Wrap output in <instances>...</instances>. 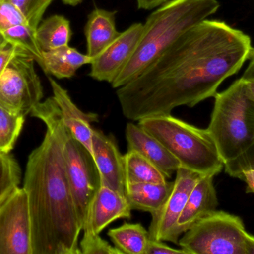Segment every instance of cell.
<instances>
[{
	"instance_id": "1",
	"label": "cell",
	"mask_w": 254,
	"mask_h": 254,
	"mask_svg": "<svg viewBox=\"0 0 254 254\" xmlns=\"http://www.w3.org/2000/svg\"><path fill=\"white\" fill-rule=\"evenodd\" d=\"M251 37L225 22L204 19L177 39L138 76L118 88L127 119L170 114L214 97L253 50Z\"/></svg>"
},
{
	"instance_id": "2",
	"label": "cell",
	"mask_w": 254,
	"mask_h": 254,
	"mask_svg": "<svg viewBox=\"0 0 254 254\" xmlns=\"http://www.w3.org/2000/svg\"><path fill=\"white\" fill-rule=\"evenodd\" d=\"M31 114L46 125L41 144L28 157L24 176L32 230V254H81L82 227L65 169L67 131L53 97L37 104Z\"/></svg>"
},
{
	"instance_id": "3",
	"label": "cell",
	"mask_w": 254,
	"mask_h": 254,
	"mask_svg": "<svg viewBox=\"0 0 254 254\" xmlns=\"http://www.w3.org/2000/svg\"><path fill=\"white\" fill-rule=\"evenodd\" d=\"M217 0H169L146 18L138 44L111 84L121 87L138 76L190 28L214 14Z\"/></svg>"
},
{
	"instance_id": "4",
	"label": "cell",
	"mask_w": 254,
	"mask_h": 254,
	"mask_svg": "<svg viewBox=\"0 0 254 254\" xmlns=\"http://www.w3.org/2000/svg\"><path fill=\"white\" fill-rule=\"evenodd\" d=\"M137 125L159 140L181 167L213 177L222 171L223 161L207 128H197L171 113L143 118Z\"/></svg>"
},
{
	"instance_id": "5",
	"label": "cell",
	"mask_w": 254,
	"mask_h": 254,
	"mask_svg": "<svg viewBox=\"0 0 254 254\" xmlns=\"http://www.w3.org/2000/svg\"><path fill=\"white\" fill-rule=\"evenodd\" d=\"M214 107L207 128L224 164L237 158L254 143V101L240 78L215 95Z\"/></svg>"
},
{
	"instance_id": "6",
	"label": "cell",
	"mask_w": 254,
	"mask_h": 254,
	"mask_svg": "<svg viewBox=\"0 0 254 254\" xmlns=\"http://www.w3.org/2000/svg\"><path fill=\"white\" fill-rule=\"evenodd\" d=\"M247 234L239 216L216 210L184 233L179 246L188 254H246Z\"/></svg>"
},
{
	"instance_id": "7",
	"label": "cell",
	"mask_w": 254,
	"mask_h": 254,
	"mask_svg": "<svg viewBox=\"0 0 254 254\" xmlns=\"http://www.w3.org/2000/svg\"><path fill=\"white\" fill-rule=\"evenodd\" d=\"M34 61L22 49L12 58L0 76V107L25 117L41 102L43 86Z\"/></svg>"
},
{
	"instance_id": "8",
	"label": "cell",
	"mask_w": 254,
	"mask_h": 254,
	"mask_svg": "<svg viewBox=\"0 0 254 254\" xmlns=\"http://www.w3.org/2000/svg\"><path fill=\"white\" fill-rule=\"evenodd\" d=\"M64 158L73 201L83 231L101 186L99 171L92 153L68 131L64 142Z\"/></svg>"
},
{
	"instance_id": "9",
	"label": "cell",
	"mask_w": 254,
	"mask_h": 254,
	"mask_svg": "<svg viewBox=\"0 0 254 254\" xmlns=\"http://www.w3.org/2000/svg\"><path fill=\"white\" fill-rule=\"evenodd\" d=\"M0 254H32L28 198L19 186L0 206Z\"/></svg>"
},
{
	"instance_id": "10",
	"label": "cell",
	"mask_w": 254,
	"mask_h": 254,
	"mask_svg": "<svg viewBox=\"0 0 254 254\" xmlns=\"http://www.w3.org/2000/svg\"><path fill=\"white\" fill-rule=\"evenodd\" d=\"M201 176L203 175L183 167L177 170L168 198L158 211L151 214L152 221L148 230L149 238L170 242L179 246L181 235L178 231V220L190 194Z\"/></svg>"
},
{
	"instance_id": "11",
	"label": "cell",
	"mask_w": 254,
	"mask_h": 254,
	"mask_svg": "<svg viewBox=\"0 0 254 254\" xmlns=\"http://www.w3.org/2000/svg\"><path fill=\"white\" fill-rule=\"evenodd\" d=\"M143 28V23L136 22L121 32L113 43L92 60L89 77L98 82L113 83L132 56Z\"/></svg>"
},
{
	"instance_id": "12",
	"label": "cell",
	"mask_w": 254,
	"mask_h": 254,
	"mask_svg": "<svg viewBox=\"0 0 254 254\" xmlns=\"http://www.w3.org/2000/svg\"><path fill=\"white\" fill-rule=\"evenodd\" d=\"M92 156L99 171L101 185L125 195V161L117 143L111 136L93 129Z\"/></svg>"
},
{
	"instance_id": "13",
	"label": "cell",
	"mask_w": 254,
	"mask_h": 254,
	"mask_svg": "<svg viewBox=\"0 0 254 254\" xmlns=\"http://www.w3.org/2000/svg\"><path fill=\"white\" fill-rule=\"evenodd\" d=\"M131 211L125 195L101 185L91 206L89 219L83 228V234L100 235L112 222L131 219Z\"/></svg>"
},
{
	"instance_id": "14",
	"label": "cell",
	"mask_w": 254,
	"mask_h": 254,
	"mask_svg": "<svg viewBox=\"0 0 254 254\" xmlns=\"http://www.w3.org/2000/svg\"><path fill=\"white\" fill-rule=\"evenodd\" d=\"M49 81L53 92L52 97L59 107L61 120L64 127L92 155L93 128H92V124L98 122V115L94 113H85L80 110L74 104L66 89L52 78L49 77Z\"/></svg>"
},
{
	"instance_id": "15",
	"label": "cell",
	"mask_w": 254,
	"mask_h": 254,
	"mask_svg": "<svg viewBox=\"0 0 254 254\" xmlns=\"http://www.w3.org/2000/svg\"><path fill=\"white\" fill-rule=\"evenodd\" d=\"M126 139L128 150L137 151L156 166L167 178H171L180 168V163L167 148L138 125L127 124Z\"/></svg>"
},
{
	"instance_id": "16",
	"label": "cell",
	"mask_w": 254,
	"mask_h": 254,
	"mask_svg": "<svg viewBox=\"0 0 254 254\" xmlns=\"http://www.w3.org/2000/svg\"><path fill=\"white\" fill-rule=\"evenodd\" d=\"M213 177L211 175L201 176L190 194L178 220V231L181 236L198 221L216 211L219 201Z\"/></svg>"
},
{
	"instance_id": "17",
	"label": "cell",
	"mask_w": 254,
	"mask_h": 254,
	"mask_svg": "<svg viewBox=\"0 0 254 254\" xmlns=\"http://www.w3.org/2000/svg\"><path fill=\"white\" fill-rule=\"evenodd\" d=\"M116 28V11L94 9L84 27L87 55L92 59L104 52L120 35Z\"/></svg>"
},
{
	"instance_id": "18",
	"label": "cell",
	"mask_w": 254,
	"mask_h": 254,
	"mask_svg": "<svg viewBox=\"0 0 254 254\" xmlns=\"http://www.w3.org/2000/svg\"><path fill=\"white\" fill-rule=\"evenodd\" d=\"M92 60L87 54L67 45L53 50L43 51L38 64L46 74L59 79H71L83 66L90 64Z\"/></svg>"
},
{
	"instance_id": "19",
	"label": "cell",
	"mask_w": 254,
	"mask_h": 254,
	"mask_svg": "<svg viewBox=\"0 0 254 254\" xmlns=\"http://www.w3.org/2000/svg\"><path fill=\"white\" fill-rule=\"evenodd\" d=\"M173 182L164 183H127L125 196L131 210L153 214L165 202L173 189Z\"/></svg>"
},
{
	"instance_id": "20",
	"label": "cell",
	"mask_w": 254,
	"mask_h": 254,
	"mask_svg": "<svg viewBox=\"0 0 254 254\" xmlns=\"http://www.w3.org/2000/svg\"><path fill=\"white\" fill-rule=\"evenodd\" d=\"M71 36L70 21L63 15L49 16L36 29V37L42 52L67 46Z\"/></svg>"
},
{
	"instance_id": "21",
	"label": "cell",
	"mask_w": 254,
	"mask_h": 254,
	"mask_svg": "<svg viewBox=\"0 0 254 254\" xmlns=\"http://www.w3.org/2000/svg\"><path fill=\"white\" fill-rule=\"evenodd\" d=\"M114 246L123 254H146L149 235L140 224L125 223L107 233Z\"/></svg>"
},
{
	"instance_id": "22",
	"label": "cell",
	"mask_w": 254,
	"mask_h": 254,
	"mask_svg": "<svg viewBox=\"0 0 254 254\" xmlns=\"http://www.w3.org/2000/svg\"><path fill=\"white\" fill-rule=\"evenodd\" d=\"M127 183H164L167 177L152 162L137 151L127 150L124 155Z\"/></svg>"
},
{
	"instance_id": "23",
	"label": "cell",
	"mask_w": 254,
	"mask_h": 254,
	"mask_svg": "<svg viewBox=\"0 0 254 254\" xmlns=\"http://www.w3.org/2000/svg\"><path fill=\"white\" fill-rule=\"evenodd\" d=\"M0 39L6 44L28 52L37 63L41 60L42 50L37 43L36 29L28 24H21L8 28L0 34Z\"/></svg>"
},
{
	"instance_id": "24",
	"label": "cell",
	"mask_w": 254,
	"mask_h": 254,
	"mask_svg": "<svg viewBox=\"0 0 254 254\" xmlns=\"http://www.w3.org/2000/svg\"><path fill=\"white\" fill-rule=\"evenodd\" d=\"M225 172L247 185L246 192L254 194V143L237 158L224 164Z\"/></svg>"
},
{
	"instance_id": "25",
	"label": "cell",
	"mask_w": 254,
	"mask_h": 254,
	"mask_svg": "<svg viewBox=\"0 0 254 254\" xmlns=\"http://www.w3.org/2000/svg\"><path fill=\"white\" fill-rule=\"evenodd\" d=\"M25 117L0 107V155L13 149L23 126Z\"/></svg>"
},
{
	"instance_id": "26",
	"label": "cell",
	"mask_w": 254,
	"mask_h": 254,
	"mask_svg": "<svg viewBox=\"0 0 254 254\" xmlns=\"http://www.w3.org/2000/svg\"><path fill=\"white\" fill-rule=\"evenodd\" d=\"M20 181L21 170L16 160L9 154L0 155V206Z\"/></svg>"
},
{
	"instance_id": "27",
	"label": "cell",
	"mask_w": 254,
	"mask_h": 254,
	"mask_svg": "<svg viewBox=\"0 0 254 254\" xmlns=\"http://www.w3.org/2000/svg\"><path fill=\"white\" fill-rule=\"evenodd\" d=\"M20 10L30 26L37 29L53 0H7Z\"/></svg>"
},
{
	"instance_id": "28",
	"label": "cell",
	"mask_w": 254,
	"mask_h": 254,
	"mask_svg": "<svg viewBox=\"0 0 254 254\" xmlns=\"http://www.w3.org/2000/svg\"><path fill=\"white\" fill-rule=\"evenodd\" d=\"M81 254H123L116 246L96 234H83L80 242Z\"/></svg>"
},
{
	"instance_id": "29",
	"label": "cell",
	"mask_w": 254,
	"mask_h": 254,
	"mask_svg": "<svg viewBox=\"0 0 254 254\" xmlns=\"http://www.w3.org/2000/svg\"><path fill=\"white\" fill-rule=\"evenodd\" d=\"M21 24H28L20 10L7 0H0V34Z\"/></svg>"
},
{
	"instance_id": "30",
	"label": "cell",
	"mask_w": 254,
	"mask_h": 254,
	"mask_svg": "<svg viewBox=\"0 0 254 254\" xmlns=\"http://www.w3.org/2000/svg\"><path fill=\"white\" fill-rule=\"evenodd\" d=\"M188 254L182 249H173L163 241L149 239L146 248V254Z\"/></svg>"
},
{
	"instance_id": "31",
	"label": "cell",
	"mask_w": 254,
	"mask_h": 254,
	"mask_svg": "<svg viewBox=\"0 0 254 254\" xmlns=\"http://www.w3.org/2000/svg\"><path fill=\"white\" fill-rule=\"evenodd\" d=\"M22 49L6 44L0 39V76L12 58Z\"/></svg>"
},
{
	"instance_id": "32",
	"label": "cell",
	"mask_w": 254,
	"mask_h": 254,
	"mask_svg": "<svg viewBox=\"0 0 254 254\" xmlns=\"http://www.w3.org/2000/svg\"><path fill=\"white\" fill-rule=\"evenodd\" d=\"M139 10H151L162 5L169 0H135Z\"/></svg>"
},
{
	"instance_id": "33",
	"label": "cell",
	"mask_w": 254,
	"mask_h": 254,
	"mask_svg": "<svg viewBox=\"0 0 254 254\" xmlns=\"http://www.w3.org/2000/svg\"><path fill=\"white\" fill-rule=\"evenodd\" d=\"M249 59H250V63L242 77L244 80H250V79H254V48Z\"/></svg>"
},
{
	"instance_id": "34",
	"label": "cell",
	"mask_w": 254,
	"mask_h": 254,
	"mask_svg": "<svg viewBox=\"0 0 254 254\" xmlns=\"http://www.w3.org/2000/svg\"><path fill=\"white\" fill-rule=\"evenodd\" d=\"M245 254H254V236L249 233L245 240Z\"/></svg>"
},
{
	"instance_id": "35",
	"label": "cell",
	"mask_w": 254,
	"mask_h": 254,
	"mask_svg": "<svg viewBox=\"0 0 254 254\" xmlns=\"http://www.w3.org/2000/svg\"><path fill=\"white\" fill-rule=\"evenodd\" d=\"M246 81V90L250 98L254 101V79Z\"/></svg>"
},
{
	"instance_id": "36",
	"label": "cell",
	"mask_w": 254,
	"mask_h": 254,
	"mask_svg": "<svg viewBox=\"0 0 254 254\" xmlns=\"http://www.w3.org/2000/svg\"><path fill=\"white\" fill-rule=\"evenodd\" d=\"M64 4L71 6V7H76L81 4L84 0H61Z\"/></svg>"
}]
</instances>
